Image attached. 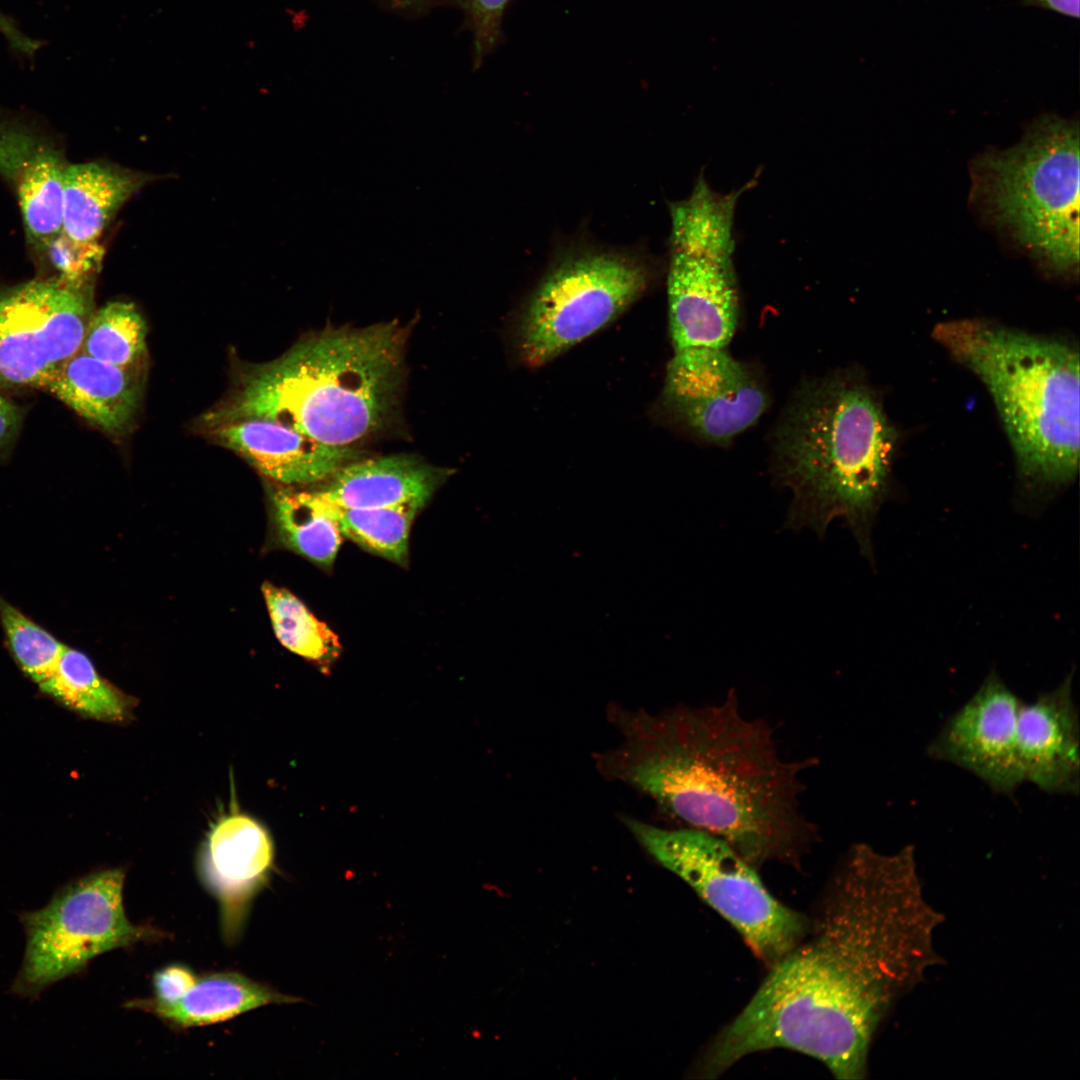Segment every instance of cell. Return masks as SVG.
I'll list each match as a JSON object with an SVG mask.
<instances>
[{"instance_id":"obj_1","label":"cell","mask_w":1080,"mask_h":1080,"mask_svg":"<svg viewBox=\"0 0 1080 1080\" xmlns=\"http://www.w3.org/2000/svg\"><path fill=\"white\" fill-rule=\"evenodd\" d=\"M944 921L924 895L913 846L885 854L852 845L809 938L769 967L698 1072L715 1078L750 1054L782 1048L819 1060L837 1079H863L880 1026L943 964L934 936Z\"/></svg>"},{"instance_id":"obj_2","label":"cell","mask_w":1080,"mask_h":1080,"mask_svg":"<svg viewBox=\"0 0 1080 1080\" xmlns=\"http://www.w3.org/2000/svg\"><path fill=\"white\" fill-rule=\"evenodd\" d=\"M622 736L596 767L651 796L690 828L721 838L753 866L797 863L817 830L800 813V775L815 759L784 761L772 730L742 716L731 690L722 704L659 714L610 705Z\"/></svg>"},{"instance_id":"obj_3","label":"cell","mask_w":1080,"mask_h":1080,"mask_svg":"<svg viewBox=\"0 0 1080 1080\" xmlns=\"http://www.w3.org/2000/svg\"><path fill=\"white\" fill-rule=\"evenodd\" d=\"M407 336L396 320L315 332L246 373L232 397L205 416L206 425L259 418L353 447L392 414Z\"/></svg>"},{"instance_id":"obj_4","label":"cell","mask_w":1080,"mask_h":1080,"mask_svg":"<svg viewBox=\"0 0 1080 1080\" xmlns=\"http://www.w3.org/2000/svg\"><path fill=\"white\" fill-rule=\"evenodd\" d=\"M896 431L864 380L848 371L803 384L772 435V473L791 490L786 527L823 536L846 520L865 550L885 489Z\"/></svg>"},{"instance_id":"obj_5","label":"cell","mask_w":1080,"mask_h":1080,"mask_svg":"<svg viewBox=\"0 0 1080 1080\" xmlns=\"http://www.w3.org/2000/svg\"><path fill=\"white\" fill-rule=\"evenodd\" d=\"M935 340L986 386L1019 472L1071 481L1079 465V353L1063 341L983 320L938 323Z\"/></svg>"},{"instance_id":"obj_6","label":"cell","mask_w":1080,"mask_h":1080,"mask_svg":"<svg viewBox=\"0 0 1080 1080\" xmlns=\"http://www.w3.org/2000/svg\"><path fill=\"white\" fill-rule=\"evenodd\" d=\"M972 197L983 214L1042 267L1076 273L1079 264V129L1043 115L1019 143L979 155Z\"/></svg>"},{"instance_id":"obj_7","label":"cell","mask_w":1080,"mask_h":1080,"mask_svg":"<svg viewBox=\"0 0 1080 1080\" xmlns=\"http://www.w3.org/2000/svg\"><path fill=\"white\" fill-rule=\"evenodd\" d=\"M750 187L746 183L720 193L700 175L687 198L669 205L667 298L673 353L728 350L735 335L740 304L734 217L739 198Z\"/></svg>"},{"instance_id":"obj_8","label":"cell","mask_w":1080,"mask_h":1080,"mask_svg":"<svg viewBox=\"0 0 1080 1080\" xmlns=\"http://www.w3.org/2000/svg\"><path fill=\"white\" fill-rule=\"evenodd\" d=\"M622 821L643 848L728 921L768 967L804 938V917L775 899L754 866L721 838L690 827L669 830L629 817Z\"/></svg>"},{"instance_id":"obj_9","label":"cell","mask_w":1080,"mask_h":1080,"mask_svg":"<svg viewBox=\"0 0 1080 1080\" xmlns=\"http://www.w3.org/2000/svg\"><path fill=\"white\" fill-rule=\"evenodd\" d=\"M651 266L627 251L582 249L555 263L520 318L517 349L531 368L543 366L618 318L648 288Z\"/></svg>"},{"instance_id":"obj_10","label":"cell","mask_w":1080,"mask_h":1080,"mask_svg":"<svg viewBox=\"0 0 1080 1080\" xmlns=\"http://www.w3.org/2000/svg\"><path fill=\"white\" fill-rule=\"evenodd\" d=\"M124 878L121 869L91 873L60 888L43 908L19 915L26 947L13 993L37 997L103 953L162 936L128 920Z\"/></svg>"},{"instance_id":"obj_11","label":"cell","mask_w":1080,"mask_h":1080,"mask_svg":"<svg viewBox=\"0 0 1080 1080\" xmlns=\"http://www.w3.org/2000/svg\"><path fill=\"white\" fill-rule=\"evenodd\" d=\"M91 288L52 278L0 291V388L44 389L81 350L95 312Z\"/></svg>"},{"instance_id":"obj_12","label":"cell","mask_w":1080,"mask_h":1080,"mask_svg":"<svg viewBox=\"0 0 1080 1080\" xmlns=\"http://www.w3.org/2000/svg\"><path fill=\"white\" fill-rule=\"evenodd\" d=\"M662 403L696 438L727 445L765 413L769 395L760 376L728 350L673 353Z\"/></svg>"},{"instance_id":"obj_13","label":"cell","mask_w":1080,"mask_h":1080,"mask_svg":"<svg viewBox=\"0 0 1080 1080\" xmlns=\"http://www.w3.org/2000/svg\"><path fill=\"white\" fill-rule=\"evenodd\" d=\"M1021 706L999 676L990 673L930 742L928 756L969 771L994 792L1013 794L1023 783L1016 749Z\"/></svg>"},{"instance_id":"obj_14","label":"cell","mask_w":1080,"mask_h":1080,"mask_svg":"<svg viewBox=\"0 0 1080 1080\" xmlns=\"http://www.w3.org/2000/svg\"><path fill=\"white\" fill-rule=\"evenodd\" d=\"M273 859L268 832L247 815H225L209 832L199 858V873L219 904L227 942L240 936L253 899L269 879Z\"/></svg>"},{"instance_id":"obj_15","label":"cell","mask_w":1080,"mask_h":1080,"mask_svg":"<svg viewBox=\"0 0 1080 1080\" xmlns=\"http://www.w3.org/2000/svg\"><path fill=\"white\" fill-rule=\"evenodd\" d=\"M1073 675L1029 704L1022 703L1016 749L1023 782L1049 794L1077 795L1080 786V725Z\"/></svg>"},{"instance_id":"obj_16","label":"cell","mask_w":1080,"mask_h":1080,"mask_svg":"<svg viewBox=\"0 0 1080 1080\" xmlns=\"http://www.w3.org/2000/svg\"><path fill=\"white\" fill-rule=\"evenodd\" d=\"M209 427L219 444L285 486L316 485L360 455L354 447L327 444L265 419H239Z\"/></svg>"},{"instance_id":"obj_17","label":"cell","mask_w":1080,"mask_h":1080,"mask_svg":"<svg viewBox=\"0 0 1080 1080\" xmlns=\"http://www.w3.org/2000/svg\"><path fill=\"white\" fill-rule=\"evenodd\" d=\"M66 167L52 145L0 122V174L17 195L29 240L42 250L61 230Z\"/></svg>"},{"instance_id":"obj_18","label":"cell","mask_w":1080,"mask_h":1080,"mask_svg":"<svg viewBox=\"0 0 1080 1080\" xmlns=\"http://www.w3.org/2000/svg\"><path fill=\"white\" fill-rule=\"evenodd\" d=\"M450 474L414 455L396 454L352 461L310 490L344 508L423 507Z\"/></svg>"},{"instance_id":"obj_19","label":"cell","mask_w":1080,"mask_h":1080,"mask_svg":"<svg viewBox=\"0 0 1080 1080\" xmlns=\"http://www.w3.org/2000/svg\"><path fill=\"white\" fill-rule=\"evenodd\" d=\"M137 368L120 367L80 350L59 366L44 389L89 423L119 435L132 425L139 408L142 381Z\"/></svg>"},{"instance_id":"obj_20","label":"cell","mask_w":1080,"mask_h":1080,"mask_svg":"<svg viewBox=\"0 0 1080 1080\" xmlns=\"http://www.w3.org/2000/svg\"><path fill=\"white\" fill-rule=\"evenodd\" d=\"M151 175L100 162L67 165L60 235L77 246H97L120 208Z\"/></svg>"},{"instance_id":"obj_21","label":"cell","mask_w":1080,"mask_h":1080,"mask_svg":"<svg viewBox=\"0 0 1080 1080\" xmlns=\"http://www.w3.org/2000/svg\"><path fill=\"white\" fill-rule=\"evenodd\" d=\"M295 997L281 994L235 972H217L197 978L177 1003L154 1006L133 1000L130 1008L150 1012L177 1027L214 1024L268 1004L292 1003Z\"/></svg>"},{"instance_id":"obj_22","label":"cell","mask_w":1080,"mask_h":1080,"mask_svg":"<svg viewBox=\"0 0 1080 1080\" xmlns=\"http://www.w3.org/2000/svg\"><path fill=\"white\" fill-rule=\"evenodd\" d=\"M272 516L282 545L320 566L333 564L342 534L310 489L288 486L276 490Z\"/></svg>"},{"instance_id":"obj_23","label":"cell","mask_w":1080,"mask_h":1080,"mask_svg":"<svg viewBox=\"0 0 1080 1080\" xmlns=\"http://www.w3.org/2000/svg\"><path fill=\"white\" fill-rule=\"evenodd\" d=\"M39 687L75 711L99 720L122 721L132 706L126 695L100 676L86 654L67 645L56 669Z\"/></svg>"},{"instance_id":"obj_24","label":"cell","mask_w":1080,"mask_h":1080,"mask_svg":"<svg viewBox=\"0 0 1080 1080\" xmlns=\"http://www.w3.org/2000/svg\"><path fill=\"white\" fill-rule=\"evenodd\" d=\"M316 498L342 536L392 562H407L410 528L421 506L344 508Z\"/></svg>"},{"instance_id":"obj_25","label":"cell","mask_w":1080,"mask_h":1080,"mask_svg":"<svg viewBox=\"0 0 1080 1080\" xmlns=\"http://www.w3.org/2000/svg\"><path fill=\"white\" fill-rule=\"evenodd\" d=\"M262 591L274 633L285 648L320 664H329L339 656L337 635L295 595L270 583L263 584Z\"/></svg>"},{"instance_id":"obj_26","label":"cell","mask_w":1080,"mask_h":1080,"mask_svg":"<svg viewBox=\"0 0 1080 1080\" xmlns=\"http://www.w3.org/2000/svg\"><path fill=\"white\" fill-rule=\"evenodd\" d=\"M146 322L133 303L114 301L94 312L81 351L125 368H137L146 354Z\"/></svg>"},{"instance_id":"obj_27","label":"cell","mask_w":1080,"mask_h":1080,"mask_svg":"<svg viewBox=\"0 0 1080 1080\" xmlns=\"http://www.w3.org/2000/svg\"><path fill=\"white\" fill-rule=\"evenodd\" d=\"M0 623L7 647L21 670L38 685L49 678L66 645L2 596Z\"/></svg>"},{"instance_id":"obj_28","label":"cell","mask_w":1080,"mask_h":1080,"mask_svg":"<svg viewBox=\"0 0 1080 1080\" xmlns=\"http://www.w3.org/2000/svg\"><path fill=\"white\" fill-rule=\"evenodd\" d=\"M510 0H459L466 11L474 35L475 65L498 44L501 21Z\"/></svg>"},{"instance_id":"obj_29","label":"cell","mask_w":1080,"mask_h":1080,"mask_svg":"<svg viewBox=\"0 0 1080 1080\" xmlns=\"http://www.w3.org/2000/svg\"><path fill=\"white\" fill-rule=\"evenodd\" d=\"M196 980L197 977L193 971L184 965L166 966L153 976L154 997L138 1001L154 1006L175 1004L193 987Z\"/></svg>"},{"instance_id":"obj_30","label":"cell","mask_w":1080,"mask_h":1080,"mask_svg":"<svg viewBox=\"0 0 1080 1080\" xmlns=\"http://www.w3.org/2000/svg\"><path fill=\"white\" fill-rule=\"evenodd\" d=\"M21 409L0 392V456L12 446L22 425Z\"/></svg>"},{"instance_id":"obj_31","label":"cell","mask_w":1080,"mask_h":1080,"mask_svg":"<svg viewBox=\"0 0 1080 1080\" xmlns=\"http://www.w3.org/2000/svg\"><path fill=\"white\" fill-rule=\"evenodd\" d=\"M1025 6L1042 8L1071 18L1079 17V0H1019Z\"/></svg>"},{"instance_id":"obj_32","label":"cell","mask_w":1080,"mask_h":1080,"mask_svg":"<svg viewBox=\"0 0 1080 1080\" xmlns=\"http://www.w3.org/2000/svg\"><path fill=\"white\" fill-rule=\"evenodd\" d=\"M425 0H391V2L399 7H411L423 3Z\"/></svg>"}]
</instances>
